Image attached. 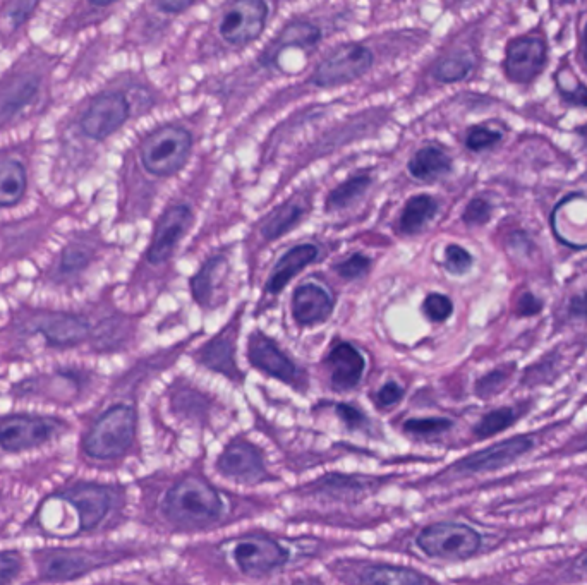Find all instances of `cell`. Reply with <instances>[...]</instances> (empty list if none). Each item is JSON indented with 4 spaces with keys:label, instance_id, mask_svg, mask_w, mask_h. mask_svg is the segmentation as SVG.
<instances>
[{
    "label": "cell",
    "instance_id": "6da1fadb",
    "mask_svg": "<svg viewBox=\"0 0 587 585\" xmlns=\"http://www.w3.org/2000/svg\"><path fill=\"white\" fill-rule=\"evenodd\" d=\"M164 508L167 517L176 524L203 527L220 517L224 505L212 486L196 477H188L170 489Z\"/></svg>",
    "mask_w": 587,
    "mask_h": 585
},
{
    "label": "cell",
    "instance_id": "7a4b0ae2",
    "mask_svg": "<svg viewBox=\"0 0 587 585\" xmlns=\"http://www.w3.org/2000/svg\"><path fill=\"white\" fill-rule=\"evenodd\" d=\"M136 429V414L129 405H115L98 417L83 448L91 459L112 460L128 452Z\"/></svg>",
    "mask_w": 587,
    "mask_h": 585
},
{
    "label": "cell",
    "instance_id": "3957f363",
    "mask_svg": "<svg viewBox=\"0 0 587 585\" xmlns=\"http://www.w3.org/2000/svg\"><path fill=\"white\" fill-rule=\"evenodd\" d=\"M191 145L188 131L176 126L160 127L141 145V160L150 174L169 177L186 165Z\"/></svg>",
    "mask_w": 587,
    "mask_h": 585
},
{
    "label": "cell",
    "instance_id": "277c9868",
    "mask_svg": "<svg viewBox=\"0 0 587 585\" xmlns=\"http://www.w3.org/2000/svg\"><path fill=\"white\" fill-rule=\"evenodd\" d=\"M419 548L426 555L443 560H466L479 549L481 537L471 527L462 524L430 525L418 537Z\"/></svg>",
    "mask_w": 587,
    "mask_h": 585
},
{
    "label": "cell",
    "instance_id": "5b68a950",
    "mask_svg": "<svg viewBox=\"0 0 587 585\" xmlns=\"http://www.w3.org/2000/svg\"><path fill=\"white\" fill-rule=\"evenodd\" d=\"M371 64L373 55L363 45H342L321 62L313 74V83L318 86L347 85L368 73Z\"/></svg>",
    "mask_w": 587,
    "mask_h": 585
},
{
    "label": "cell",
    "instance_id": "8992f818",
    "mask_svg": "<svg viewBox=\"0 0 587 585\" xmlns=\"http://www.w3.org/2000/svg\"><path fill=\"white\" fill-rule=\"evenodd\" d=\"M267 14L263 0H234L222 18L220 33L232 45H246L260 37Z\"/></svg>",
    "mask_w": 587,
    "mask_h": 585
},
{
    "label": "cell",
    "instance_id": "52a82bcc",
    "mask_svg": "<svg viewBox=\"0 0 587 585\" xmlns=\"http://www.w3.org/2000/svg\"><path fill=\"white\" fill-rule=\"evenodd\" d=\"M55 423L40 416H11L0 421V448L9 453L42 447L54 436Z\"/></svg>",
    "mask_w": 587,
    "mask_h": 585
},
{
    "label": "cell",
    "instance_id": "ba28073f",
    "mask_svg": "<svg viewBox=\"0 0 587 585\" xmlns=\"http://www.w3.org/2000/svg\"><path fill=\"white\" fill-rule=\"evenodd\" d=\"M129 103L121 93H102L93 98L90 107L81 119V131L91 139L109 138L119 127L128 121Z\"/></svg>",
    "mask_w": 587,
    "mask_h": 585
},
{
    "label": "cell",
    "instance_id": "9c48e42d",
    "mask_svg": "<svg viewBox=\"0 0 587 585\" xmlns=\"http://www.w3.org/2000/svg\"><path fill=\"white\" fill-rule=\"evenodd\" d=\"M59 496L78 512L81 531H91L102 524L112 507V493L100 484H74Z\"/></svg>",
    "mask_w": 587,
    "mask_h": 585
},
{
    "label": "cell",
    "instance_id": "30bf717a",
    "mask_svg": "<svg viewBox=\"0 0 587 585\" xmlns=\"http://www.w3.org/2000/svg\"><path fill=\"white\" fill-rule=\"evenodd\" d=\"M546 64V45L538 37L515 38L505 52V74L510 81L527 85Z\"/></svg>",
    "mask_w": 587,
    "mask_h": 585
},
{
    "label": "cell",
    "instance_id": "8fae6325",
    "mask_svg": "<svg viewBox=\"0 0 587 585\" xmlns=\"http://www.w3.org/2000/svg\"><path fill=\"white\" fill-rule=\"evenodd\" d=\"M40 91L38 74L30 71H16L6 79L0 81V126L13 121L16 115L21 114L31 102L37 98Z\"/></svg>",
    "mask_w": 587,
    "mask_h": 585
},
{
    "label": "cell",
    "instance_id": "7c38bea8",
    "mask_svg": "<svg viewBox=\"0 0 587 585\" xmlns=\"http://www.w3.org/2000/svg\"><path fill=\"white\" fill-rule=\"evenodd\" d=\"M33 330L54 347H73L85 340L90 326L85 318L71 313H43L33 321Z\"/></svg>",
    "mask_w": 587,
    "mask_h": 585
},
{
    "label": "cell",
    "instance_id": "4fadbf2b",
    "mask_svg": "<svg viewBox=\"0 0 587 585\" xmlns=\"http://www.w3.org/2000/svg\"><path fill=\"white\" fill-rule=\"evenodd\" d=\"M234 556L237 565L248 575H265L287 561V551L265 537H253L237 544Z\"/></svg>",
    "mask_w": 587,
    "mask_h": 585
},
{
    "label": "cell",
    "instance_id": "5bb4252c",
    "mask_svg": "<svg viewBox=\"0 0 587 585\" xmlns=\"http://www.w3.org/2000/svg\"><path fill=\"white\" fill-rule=\"evenodd\" d=\"M193 222V215L188 206H174L164 213V217L158 220L155 236H153L152 246L148 251V260L153 265H160L169 260L170 254L177 246L189 225Z\"/></svg>",
    "mask_w": 587,
    "mask_h": 585
},
{
    "label": "cell",
    "instance_id": "9a60e30c",
    "mask_svg": "<svg viewBox=\"0 0 587 585\" xmlns=\"http://www.w3.org/2000/svg\"><path fill=\"white\" fill-rule=\"evenodd\" d=\"M533 447V440L527 436L521 438H510V440L497 443L493 447L481 450V452L469 455L467 459L460 460L457 469L467 474L476 472H490L502 469L505 465L512 464L515 460L529 452Z\"/></svg>",
    "mask_w": 587,
    "mask_h": 585
},
{
    "label": "cell",
    "instance_id": "2e32d148",
    "mask_svg": "<svg viewBox=\"0 0 587 585\" xmlns=\"http://www.w3.org/2000/svg\"><path fill=\"white\" fill-rule=\"evenodd\" d=\"M248 357L256 368H260L270 376H275V378L287 381V383H294L297 380L296 364L285 356L272 338L265 337L261 333L251 335Z\"/></svg>",
    "mask_w": 587,
    "mask_h": 585
},
{
    "label": "cell",
    "instance_id": "e0dca14e",
    "mask_svg": "<svg viewBox=\"0 0 587 585\" xmlns=\"http://www.w3.org/2000/svg\"><path fill=\"white\" fill-rule=\"evenodd\" d=\"M218 469L225 476L241 483H256L265 476V467L260 452L248 443L230 445L218 459Z\"/></svg>",
    "mask_w": 587,
    "mask_h": 585
},
{
    "label": "cell",
    "instance_id": "ac0fdd59",
    "mask_svg": "<svg viewBox=\"0 0 587 585\" xmlns=\"http://www.w3.org/2000/svg\"><path fill=\"white\" fill-rule=\"evenodd\" d=\"M333 301L318 285L299 287L292 299V313L299 325H315L332 314Z\"/></svg>",
    "mask_w": 587,
    "mask_h": 585
},
{
    "label": "cell",
    "instance_id": "d6986e66",
    "mask_svg": "<svg viewBox=\"0 0 587 585\" xmlns=\"http://www.w3.org/2000/svg\"><path fill=\"white\" fill-rule=\"evenodd\" d=\"M328 366L332 369V383L337 390H349L356 386L364 373V359L351 344L333 347L328 356Z\"/></svg>",
    "mask_w": 587,
    "mask_h": 585
},
{
    "label": "cell",
    "instance_id": "ffe728a7",
    "mask_svg": "<svg viewBox=\"0 0 587 585\" xmlns=\"http://www.w3.org/2000/svg\"><path fill=\"white\" fill-rule=\"evenodd\" d=\"M318 256V249L311 244H301L296 248L291 249L289 253L285 254L284 258L279 261V265L275 266L268 290L272 294H277L284 289L285 285L291 282L292 278L296 277L297 273L301 272L303 268L313 263Z\"/></svg>",
    "mask_w": 587,
    "mask_h": 585
},
{
    "label": "cell",
    "instance_id": "44dd1931",
    "mask_svg": "<svg viewBox=\"0 0 587 585\" xmlns=\"http://www.w3.org/2000/svg\"><path fill=\"white\" fill-rule=\"evenodd\" d=\"M452 170V160L445 151L436 146H424L411 158L409 172L414 179L435 182Z\"/></svg>",
    "mask_w": 587,
    "mask_h": 585
},
{
    "label": "cell",
    "instance_id": "7402d4cb",
    "mask_svg": "<svg viewBox=\"0 0 587 585\" xmlns=\"http://www.w3.org/2000/svg\"><path fill=\"white\" fill-rule=\"evenodd\" d=\"M93 560L90 556L73 553V551H62L52 553L43 560V575L47 580H73L79 575L88 572Z\"/></svg>",
    "mask_w": 587,
    "mask_h": 585
},
{
    "label": "cell",
    "instance_id": "603a6c76",
    "mask_svg": "<svg viewBox=\"0 0 587 585\" xmlns=\"http://www.w3.org/2000/svg\"><path fill=\"white\" fill-rule=\"evenodd\" d=\"M25 191V167L13 158H0V208L18 205Z\"/></svg>",
    "mask_w": 587,
    "mask_h": 585
},
{
    "label": "cell",
    "instance_id": "cb8c5ba5",
    "mask_svg": "<svg viewBox=\"0 0 587 585\" xmlns=\"http://www.w3.org/2000/svg\"><path fill=\"white\" fill-rule=\"evenodd\" d=\"M436 208L438 205L431 196H426V194L414 196L404 206V212L400 217V230L404 234H416L430 222L431 218L435 217Z\"/></svg>",
    "mask_w": 587,
    "mask_h": 585
},
{
    "label": "cell",
    "instance_id": "d4e9b609",
    "mask_svg": "<svg viewBox=\"0 0 587 585\" xmlns=\"http://www.w3.org/2000/svg\"><path fill=\"white\" fill-rule=\"evenodd\" d=\"M303 213V206L296 201H289L270 215L267 224L263 225V229H261V234L268 241L284 236L285 232H289L301 220Z\"/></svg>",
    "mask_w": 587,
    "mask_h": 585
},
{
    "label": "cell",
    "instance_id": "484cf974",
    "mask_svg": "<svg viewBox=\"0 0 587 585\" xmlns=\"http://www.w3.org/2000/svg\"><path fill=\"white\" fill-rule=\"evenodd\" d=\"M224 270L225 261L222 258H213L201 268V272L193 280V296L196 302L203 306L212 302L213 292Z\"/></svg>",
    "mask_w": 587,
    "mask_h": 585
},
{
    "label": "cell",
    "instance_id": "4316f807",
    "mask_svg": "<svg viewBox=\"0 0 587 585\" xmlns=\"http://www.w3.org/2000/svg\"><path fill=\"white\" fill-rule=\"evenodd\" d=\"M363 582L368 584H423V582H430L428 577H424L421 573L412 572L407 568L397 567H373L368 568L361 577Z\"/></svg>",
    "mask_w": 587,
    "mask_h": 585
},
{
    "label": "cell",
    "instance_id": "83f0119b",
    "mask_svg": "<svg viewBox=\"0 0 587 585\" xmlns=\"http://www.w3.org/2000/svg\"><path fill=\"white\" fill-rule=\"evenodd\" d=\"M320 40V31L308 23H294L285 28L280 37L273 42V54L279 50L289 49V47H311Z\"/></svg>",
    "mask_w": 587,
    "mask_h": 585
},
{
    "label": "cell",
    "instance_id": "f1b7e54d",
    "mask_svg": "<svg viewBox=\"0 0 587 585\" xmlns=\"http://www.w3.org/2000/svg\"><path fill=\"white\" fill-rule=\"evenodd\" d=\"M473 69V59L466 52H455L438 62L435 67V78L442 83H455L466 78Z\"/></svg>",
    "mask_w": 587,
    "mask_h": 585
},
{
    "label": "cell",
    "instance_id": "f546056e",
    "mask_svg": "<svg viewBox=\"0 0 587 585\" xmlns=\"http://www.w3.org/2000/svg\"><path fill=\"white\" fill-rule=\"evenodd\" d=\"M370 182L371 179L368 175H356V177H352L344 184H340L328 196V210H342L345 206L351 205L368 189Z\"/></svg>",
    "mask_w": 587,
    "mask_h": 585
},
{
    "label": "cell",
    "instance_id": "4dcf8cb0",
    "mask_svg": "<svg viewBox=\"0 0 587 585\" xmlns=\"http://www.w3.org/2000/svg\"><path fill=\"white\" fill-rule=\"evenodd\" d=\"M203 362L208 368L230 373V369L234 368V361H232V345L229 340L218 338L213 344L208 345L203 352Z\"/></svg>",
    "mask_w": 587,
    "mask_h": 585
},
{
    "label": "cell",
    "instance_id": "1f68e13d",
    "mask_svg": "<svg viewBox=\"0 0 587 585\" xmlns=\"http://www.w3.org/2000/svg\"><path fill=\"white\" fill-rule=\"evenodd\" d=\"M515 412L512 409H498L481 419V423L476 426V435L481 438L497 435L503 429L509 428L514 423Z\"/></svg>",
    "mask_w": 587,
    "mask_h": 585
},
{
    "label": "cell",
    "instance_id": "d6a6232c",
    "mask_svg": "<svg viewBox=\"0 0 587 585\" xmlns=\"http://www.w3.org/2000/svg\"><path fill=\"white\" fill-rule=\"evenodd\" d=\"M502 139V133L486 126H476L467 131L466 146L471 151L488 150L491 146L497 145Z\"/></svg>",
    "mask_w": 587,
    "mask_h": 585
},
{
    "label": "cell",
    "instance_id": "836d02e7",
    "mask_svg": "<svg viewBox=\"0 0 587 585\" xmlns=\"http://www.w3.org/2000/svg\"><path fill=\"white\" fill-rule=\"evenodd\" d=\"M452 428V423L448 419H442V417H428V419H411L407 421L406 429L407 433H412L416 436H433L440 435L443 431Z\"/></svg>",
    "mask_w": 587,
    "mask_h": 585
},
{
    "label": "cell",
    "instance_id": "e575fe53",
    "mask_svg": "<svg viewBox=\"0 0 587 585\" xmlns=\"http://www.w3.org/2000/svg\"><path fill=\"white\" fill-rule=\"evenodd\" d=\"M452 311H454V304L443 294H430L424 301V313L435 323L448 320Z\"/></svg>",
    "mask_w": 587,
    "mask_h": 585
},
{
    "label": "cell",
    "instance_id": "d590c367",
    "mask_svg": "<svg viewBox=\"0 0 587 585\" xmlns=\"http://www.w3.org/2000/svg\"><path fill=\"white\" fill-rule=\"evenodd\" d=\"M445 265H447L448 272L460 275V273H466L471 268L473 256L467 253L466 249L452 244L445 251Z\"/></svg>",
    "mask_w": 587,
    "mask_h": 585
},
{
    "label": "cell",
    "instance_id": "8d00e7d4",
    "mask_svg": "<svg viewBox=\"0 0 587 585\" xmlns=\"http://www.w3.org/2000/svg\"><path fill=\"white\" fill-rule=\"evenodd\" d=\"M21 572V556L16 551L0 553V584H9Z\"/></svg>",
    "mask_w": 587,
    "mask_h": 585
},
{
    "label": "cell",
    "instance_id": "74e56055",
    "mask_svg": "<svg viewBox=\"0 0 587 585\" xmlns=\"http://www.w3.org/2000/svg\"><path fill=\"white\" fill-rule=\"evenodd\" d=\"M491 217V206L488 201L476 198L467 205L466 212H464V222L467 225H485Z\"/></svg>",
    "mask_w": 587,
    "mask_h": 585
},
{
    "label": "cell",
    "instance_id": "f35d334b",
    "mask_svg": "<svg viewBox=\"0 0 587 585\" xmlns=\"http://www.w3.org/2000/svg\"><path fill=\"white\" fill-rule=\"evenodd\" d=\"M370 266V260L364 254H354L349 260L342 261L337 265V272L344 278H358L363 275Z\"/></svg>",
    "mask_w": 587,
    "mask_h": 585
},
{
    "label": "cell",
    "instance_id": "ab89813d",
    "mask_svg": "<svg viewBox=\"0 0 587 585\" xmlns=\"http://www.w3.org/2000/svg\"><path fill=\"white\" fill-rule=\"evenodd\" d=\"M38 2L40 0H14L13 6L9 7V11H7V18L18 28L37 9Z\"/></svg>",
    "mask_w": 587,
    "mask_h": 585
},
{
    "label": "cell",
    "instance_id": "60d3db41",
    "mask_svg": "<svg viewBox=\"0 0 587 585\" xmlns=\"http://www.w3.org/2000/svg\"><path fill=\"white\" fill-rule=\"evenodd\" d=\"M507 380V374L505 371H495V373H490L485 378H481L478 381V385H476V392L481 397H490V395H495V393L502 388L503 383Z\"/></svg>",
    "mask_w": 587,
    "mask_h": 585
},
{
    "label": "cell",
    "instance_id": "b9f144b4",
    "mask_svg": "<svg viewBox=\"0 0 587 585\" xmlns=\"http://www.w3.org/2000/svg\"><path fill=\"white\" fill-rule=\"evenodd\" d=\"M86 261H88V253H86L85 249L71 246V248L66 249V253L62 256L61 270L66 273L78 272L86 265Z\"/></svg>",
    "mask_w": 587,
    "mask_h": 585
},
{
    "label": "cell",
    "instance_id": "7bdbcfd3",
    "mask_svg": "<svg viewBox=\"0 0 587 585\" xmlns=\"http://www.w3.org/2000/svg\"><path fill=\"white\" fill-rule=\"evenodd\" d=\"M402 397H404V390L395 381H390L378 392L376 402L380 407H392V405L399 404Z\"/></svg>",
    "mask_w": 587,
    "mask_h": 585
},
{
    "label": "cell",
    "instance_id": "ee69618b",
    "mask_svg": "<svg viewBox=\"0 0 587 585\" xmlns=\"http://www.w3.org/2000/svg\"><path fill=\"white\" fill-rule=\"evenodd\" d=\"M560 95H562L565 102L575 107H587V86L582 85L579 81H575L574 90H567L560 86Z\"/></svg>",
    "mask_w": 587,
    "mask_h": 585
},
{
    "label": "cell",
    "instance_id": "f6af8a7d",
    "mask_svg": "<svg viewBox=\"0 0 587 585\" xmlns=\"http://www.w3.org/2000/svg\"><path fill=\"white\" fill-rule=\"evenodd\" d=\"M337 414H339L340 419L347 424V428L356 429L359 428V426H363V414H361L356 407H352V405L340 404L339 407H337Z\"/></svg>",
    "mask_w": 587,
    "mask_h": 585
},
{
    "label": "cell",
    "instance_id": "bcb514c9",
    "mask_svg": "<svg viewBox=\"0 0 587 585\" xmlns=\"http://www.w3.org/2000/svg\"><path fill=\"white\" fill-rule=\"evenodd\" d=\"M539 311H541V301H538L529 292L522 294L519 304H517V313L521 314V316H533V314H538Z\"/></svg>",
    "mask_w": 587,
    "mask_h": 585
},
{
    "label": "cell",
    "instance_id": "7dc6e473",
    "mask_svg": "<svg viewBox=\"0 0 587 585\" xmlns=\"http://www.w3.org/2000/svg\"><path fill=\"white\" fill-rule=\"evenodd\" d=\"M569 313L572 318H577V320H587V292L575 296L570 301Z\"/></svg>",
    "mask_w": 587,
    "mask_h": 585
},
{
    "label": "cell",
    "instance_id": "c3c4849f",
    "mask_svg": "<svg viewBox=\"0 0 587 585\" xmlns=\"http://www.w3.org/2000/svg\"><path fill=\"white\" fill-rule=\"evenodd\" d=\"M193 2L194 0H157L158 7L164 9L165 13H181Z\"/></svg>",
    "mask_w": 587,
    "mask_h": 585
},
{
    "label": "cell",
    "instance_id": "681fc988",
    "mask_svg": "<svg viewBox=\"0 0 587 585\" xmlns=\"http://www.w3.org/2000/svg\"><path fill=\"white\" fill-rule=\"evenodd\" d=\"M575 568H577V570H579L581 573H587V553H584V555H582L581 558L577 560V563H575Z\"/></svg>",
    "mask_w": 587,
    "mask_h": 585
},
{
    "label": "cell",
    "instance_id": "f907efd6",
    "mask_svg": "<svg viewBox=\"0 0 587 585\" xmlns=\"http://www.w3.org/2000/svg\"><path fill=\"white\" fill-rule=\"evenodd\" d=\"M577 133L581 134L582 139H584V143L587 145V124L586 126L579 127V129H577Z\"/></svg>",
    "mask_w": 587,
    "mask_h": 585
},
{
    "label": "cell",
    "instance_id": "816d5d0a",
    "mask_svg": "<svg viewBox=\"0 0 587 585\" xmlns=\"http://www.w3.org/2000/svg\"><path fill=\"white\" fill-rule=\"evenodd\" d=\"M90 2L97 4V6H109V4H112L115 0H90Z\"/></svg>",
    "mask_w": 587,
    "mask_h": 585
},
{
    "label": "cell",
    "instance_id": "f5cc1de1",
    "mask_svg": "<svg viewBox=\"0 0 587 585\" xmlns=\"http://www.w3.org/2000/svg\"><path fill=\"white\" fill-rule=\"evenodd\" d=\"M582 50H584V61H586L587 64V26L586 33H584V47H582Z\"/></svg>",
    "mask_w": 587,
    "mask_h": 585
}]
</instances>
